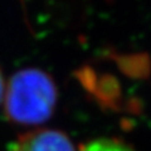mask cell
<instances>
[{"instance_id":"obj_4","label":"cell","mask_w":151,"mask_h":151,"mask_svg":"<svg viewBox=\"0 0 151 151\" xmlns=\"http://www.w3.org/2000/svg\"><path fill=\"white\" fill-rule=\"evenodd\" d=\"M4 93H5V86H4V81H3V76L1 72H0V101L3 100Z\"/></svg>"},{"instance_id":"obj_2","label":"cell","mask_w":151,"mask_h":151,"mask_svg":"<svg viewBox=\"0 0 151 151\" xmlns=\"http://www.w3.org/2000/svg\"><path fill=\"white\" fill-rule=\"evenodd\" d=\"M12 151H76L65 134L57 130H37L20 136Z\"/></svg>"},{"instance_id":"obj_1","label":"cell","mask_w":151,"mask_h":151,"mask_svg":"<svg viewBox=\"0 0 151 151\" xmlns=\"http://www.w3.org/2000/svg\"><path fill=\"white\" fill-rule=\"evenodd\" d=\"M5 111L12 121L37 125L49 119L57 103V87L40 69H23L12 77L4 93Z\"/></svg>"},{"instance_id":"obj_3","label":"cell","mask_w":151,"mask_h":151,"mask_svg":"<svg viewBox=\"0 0 151 151\" xmlns=\"http://www.w3.org/2000/svg\"><path fill=\"white\" fill-rule=\"evenodd\" d=\"M81 151H135L127 144L115 139H98L84 145Z\"/></svg>"}]
</instances>
